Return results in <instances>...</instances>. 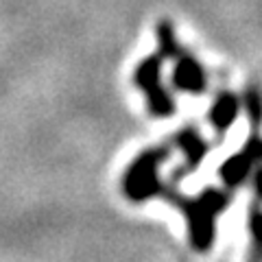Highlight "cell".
Masks as SVG:
<instances>
[{
	"mask_svg": "<svg viewBox=\"0 0 262 262\" xmlns=\"http://www.w3.org/2000/svg\"><path fill=\"white\" fill-rule=\"evenodd\" d=\"M155 42H158V55H162V59H177L184 53V46L177 37V31L173 27V22L160 20L155 24Z\"/></svg>",
	"mask_w": 262,
	"mask_h": 262,
	"instance_id": "obj_8",
	"label": "cell"
},
{
	"mask_svg": "<svg viewBox=\"0 0 262 262\" xmlns=\"http://www.w3.org/2000/svg\"><path fill=\"white\" fill-rule=\"evenodd\" d=\"M251 182H253V196H256V203H262V164L253 168L251 173Z\"/></svg>",
	"mask_w": 262,
	"mask_h": 262,
	"instance_id": "obj_11",
	"label": "cell"
},
{
	"mask_svg": "<svg viewBox=\"0 0 262 262\" xmlns=\"http://www.w3.org/2000/svg\"><path fill=\"white\" fill-rule=\"evenodd\" d=\"M170 149H173L170 144L144 149L127 166L125 175H122V194L131 203H144L162 194L166 182H162L160 177V166L164 162H168Z\"/></svg>",
	"mask_w": 262,
	"mask_h": 262,
	"instance_id": "obj_2",
	"label": "cell"
},
{
	"mask_svg": "<svg viewBox=\"0 0 262 262\" xmlns=\"http://www.w3.org/2000/svg\"><path fill=\"white\" fill-rule=\"evenodd\" d=\"M173 146H177L184 155L182 166L173 170V177H170V184H179L182 179H186L188 175H192L196 168L203 164L206 155L210 151L208 140L201 136V131L196 127H184L179 129L177 134L173 136Z\"/></svg>",
	"mask_w": 262,
	"mask_h": 262,
	"instance_id": "obj_5",
	"label": "cell"
},
{
	"mask_svg": "<svg viewBox=\"0 0 262 262\" xmlns=\"http://www.w3.org/2000/svg\"><path fill=\"white\" fill-rule=\"evenodd\" d=\"M170 81L177 92L184 94H192L199 96L208 90V72L203 68V63L196 59L190 53H182L173 59V75H170Z\"/></svg>",
	"mask_w": 262,
	"mask_h": 262,
	"instance_id": "obj_6",
	"label": "cell"
},
{
	"mask_svg": "<svg viewBox=\"0 0 262 262\" xmlns=\"http://www.w3.org/2000/svg\"><path fill=\"white\" fill-rule=\"evenodd\" d=\"M162 70H164L162 55L158 53L146 55L134 70V85L140 92H144L146 107H149L151 116L170 118L177 112V105H175V98L170 94V90L162 83Z\"/></svg>",
	"mask_w": 262,
	"mask_h": 262,
	"instance_id": "obj_3",
	"label": "cell"
},
{
	"mask_svg": "<svg viewBox=\"0 0 262 262\" xmlns=\"http://www.w3.org/2000/svg\"><path fill=\"white\" fill-rule=\"evenodd\" d=\"M238 98H241V110H245V116H247L251 129L260 131V127H262V88L256 83H249Z\"/></svg>",
	"mask_w": 262,
	"mask_h": 262,
	"instance_id": "obj_9",
	"label": "cell"
},
{
	"mask_svg": "<svg viewBox=\"0 0 262 262\" xmlns=\"http://www.w3.org/2000/svg\"><path fill=\"white\" fill-rule=\"evenodd\" d=\"M162 199L182 212L188 225V241L190 247L199 253H208L214 247L216 238V219L223 214V210L232 203V192L221 188H203L196 196L182 194L175 184H164Z\"/></svg>",
	"mask_w": 262,
	"mask_h": 262,
	"instance_id": "obj_1",
	"label": "cell"
},
{
	"mask_svg": "<svg viewBox=\"0 0 262 262\" xmlns=\"http://www.w3.org/2000/svg\"><path fill=\"white\" fill-rule=\"evenodd\" d=\"M249 234H251V262H262V203H253L249 210Z\"/></svg>",
	"mask_w": 262,
	"mask_h": 262,
	"instance_id": "obj_10",
	"label": "cell"
},
{
	"mask_svg": "<svg viewBox=\"0 0 262 262\" xmlns=\"http://www.w3.org/2000/svg\"><path fill=\"white\" fill-rule=\"evenodd\" d=\"M260 164H262V136L258 131H251L247 142L219 166V177L227 190H236V188H241L247 182L253 168L260 166Z\"/></svg>",
	"mask_w": 262,
	"mask_h": 262,
	"instance_id": "obj_4",
	"label": "cell"
},
{
	"mask_svg": "<svg viewBox=\"0 0 262 262\" xmlns=\"http://www.w3.org/2000/svg\"><path fill=\"white\" fill-rule=\"evenodd\" d=\"M238 114H241V98H238V94L229 92V90H223V92L216 94V98L210 105V112H208L210 127L214 129V134L219 138H223L227 131L234 127Z\"/></svg>",
	"mask_w": 262,
	"mask_h": 262,
	"instance_id": "obj_7",
	"label": "cell"
}]
</instances>
